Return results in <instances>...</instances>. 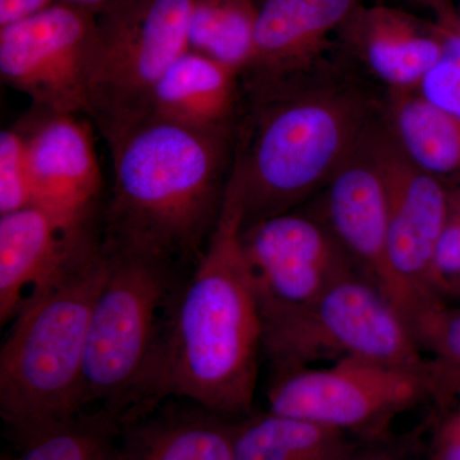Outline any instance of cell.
Listing matches in <instances>:
<instances>
[{
  "label": "cell",
  "instance_id": "6da1fadb",
  "mask_svg": "<svg viewBox=\"0 0 460 460\" xmlns=\"http://www.w3.org/2000/svg\"><path fill=\"white\" fill-rule=\"evenodd\" d=\"M242 229L241 186L232 169L217 226L172 304L144 416L168 398L230 420L252 413L263 320Z\"/></svg>",
  "mask_w": 460,
  "mask_h": 460
},
{
  "label": "cell",
  "instance_id": "7a4b0ae2",
  "mask_svg": "<svg viewBox=\"0 0 460 460\" xmlns=\"http://www.w3.org/2000/svg\"><path fill=\"white\" fill-rule=\"evenodd\" d=\"M234 142L233 132L151 115L108 142L113 186L102 248L195 266L222 213Z\"/></svg>",
  "mask_w": 460,
  "mask_h": 460
},
{
  "label": "cell",
  "instance_id": "3957f363",
  "mask_svg": "<svg viewBox=\"0 0 460 460\" xmlns=\"http://www.w3.org/2000/svg\"><path fill=\"white\" fill-rule=\"evenodd\" d=\"M311 71L247 86L252 108L232 164L243 226L295 210L326 186L376 122L374 102L358 87L314 80Z\"/></svg>",
  "mask_w": 460,
  "mask_h": 460
},
{
  "label": "cell",
  "instance_id": "277c9868",
  "mask_svg": "<svg viewBox=\"0 0 460 460\" xmlns=\"http://www.w3.org/2000/svg\"><path fill=\"white\" fill-rule=\"evenodd\" d=\"M105 274L102 247L11 321L0 349V414L18 444L87 407V335Z\"/></svg>",
  "mask_w": 460,
  "mask_h": 460
},
{
  "label": "cell",
  "instance_id": "5b68a950",
  "mask_svg": "<svg viewBox=\"0 0 460 460\" xmlns=\"http://www.w3.org/2000/svg\"><path fill=\"white\" fill-rule=\"evenodd\" d=\"M104 251L107 274L91 314L84 394L120 426L140 419L172 304L183 283L180 269Z\"/></svg>",
  "mask_w": 460,
  "mask_h": 460
},
{
  "label": "cell",
  "instance_id": "8992f818",
  "mask_svg": "<svg viewBox=\"0 0 460 460\" xmlns=\"http://www.w3.org/2000/svg\"><path fill=\"white\" fill-rule=\"evenodd\" d=\"M262 320V350L278 372L348 358L426 368L410 323L362 272L307 304L263 314Z\"/></svg>",
  "mask_w": 460,
  "mask_h": 460
},
{
  "label": "cell",
  "instance_id": "52a82bcc",
  "mask_svg": "<svg viewBox=\"0 0 460 460\" xmlns=\"http://www.w3.org/2000/svg\"><path fill=\"white\" fill-rule=\"evenodd\" d=\"M193 0H129L98 17L90 117L107 142L150 115L157 83L189 50Z\"/></svg>",
  "mask_w": 460,
  "mask_h": 460
},
{
  "label": "cell",
  "instance_id": "ba28073f",
  "mask_svg": "<svg viewBox=\"0 0 460 460\" xmlns=\"http://www.w3.org/2000/svg\"><path fill=\"white\" fill-rule=\"evenodd\" d=\"M429 398L425 371L348 358L326 368L278 372L269 411L371 441L399 414Z\"/></svg>",
  "mask_w": 460,
  "mask_h": 460
},
{
  "label": "cell",
  "instance_id": "9c48e42d",
  "mask_svg": "<svg viewBox=\"0 0 460 460\" xmlns=\"http://www.w3.org/2000/svg\"><path fill=\"white\" fill-rule=\"evenodd\" d=\"M96 39L98 16L62 2L0 27L3 83L29 96L39 111L90 117Z\"/></svg>",
  "mask_w": 460,
  "mask_h": 460
},
{
  "label": "cell",
  "instance_id": "30bf717a",
  "mask_svg": "<svg viewBox=\"0 0 460 460\" xmlns=\"http://www.w3.org/2000/svg\"><path fill=\"white\" fill-rule=\"evenodd\" d=\"M371 145L387 195V242L393 270L419 310L417 341L447 307L431 289L438 241L449 217L452 193L444 181L411 163L386 126L375 124Z\"/></svg>",
  "mask_w": 460,
  "mask_h": 460
},
{
  "label": "cell",
  "instance_id": "8fae6325",
  "mask_svg": "<svg viewBox=\"0 0 460 460\" xmlns=\"http://www.w3.org/2000/svg\"><path fill=\"white\" fill-rule=\"evenodd\" d=\"M242 246L262 314L307 304L361 272L328 224L295 210L243 226Z\"/></svg>",
  "mask_w": 460,
  "mask_h": 460
},
{
  "label": "cell",
  "instance_id": "7c38bea8",
  "mask_svg": "<svg viewBox=\"0 0 460 460\" xmlns=\"http://www.w3.org/2000/svg\"><path fill=\"white\" fill-rule=\"evenodd\" d=\"M22 128L29 146L32 205L84 237H100L102 196L93 129L83 115L39 111Z\"/></svg>",
  "mask_w": 460,
  "mask_h": 460
},
{
  "label": "cell",
  "instance_id": "4fadbf2b",
  "mask_svg": "<svg viewBox=\"0 0 460 460\" xmlns=\"http://www.w3.org/2000/svg\"><path fill=\"white\" fill-rule=\"evenodd\" d=\"M374 126L326 184L325 223L359 271L395 305L414 332L419 310L390 262L386 187L372 150Z\"/></svg>",
  "mask_w": 460,
  "mask_h": 460
},
{
  "label": "cell",
  "instance_id": "5bb4252c",
  "mask_svg": "<svg viewBox=\"0 0 460 460\" xmlns=\"http://www.w3.org/2000/svg\"><path fill=\"white\" fill-rule=\"evenodd\" d=\"M102 238L66 228L38 206L0 215V323L98 253Z\"/></svg>",
  "mask_w": 460,
  "mask_h": 460
},
{
  "label": "cell",
  "instance_id": "9a60e30c",
  "mask_svg": "<svg viewBox=\"0 0 460 460\" xmlns=\"http://www.w3.org/2000/svg\"><path fill=\"white\" fill-rule=\"evenodd\" d=\"M358 7L359 0H262L252 59L241 80L255 86L310 71L330 35Z\"/></svg>",
  "mask_w": 460,
  "mask_h": 460
},
{
  "label": "cell",
  "instance_id": "2e32d148",
  "mask_svg": "<svg viewBox=\"0 0 460 460\" xmlns=\"http://www.w3.org/2000/svg\"><path fill=\"white\" fill-rule=\"evenodd\" d=\"M341 30L353 53L390 90L419 89L444 50L438 22L387 5L357 8Z\"/></svg>",
  "mask_w": 460,
  "mask_h": 460
},
{
  "label": "cell",
  "instance_id": "e0dca14e",
  "mask_svg": "<svg viewBox=\"0 0 460 460\" xmlns=\"http://www.w3.org/2000/svg\"><path fill=\"white\" fill-rule=\"evenodd\" d=\"M238 420L190 402L120 428L119 460H234Z\"/></svg>",
  "mask_w": 460,
  "mask_h": 460
},
{
  "label": "cell",
  "instance_id": "ac0fdd59",
  "mask_svg": "<svg viewBox=\"0 0 460 460\" xmlns=\"http://www.w3.org/2000/svg\"><path fill=\"white\" fill-rule=\"evenodd\" d=\"M239 80L232 69L187 50L157 83L150 115L201 131L233 132Z\"/></svg>",
  "mask_w": 460,
  "mask_h": 460
},
{
  "label": "cell",
  "instance_id": "d6986e66",
  "mask_svg": "<svg viewBox=\"0 0 460 460\" xmlns=\"http://www.w3.org/2000/svg\"><path fill=\"white\" fill-rule=\"evenodd\" d=\"M387 129L405 156L438 180H460V123L419 89L390 90Z\"/></svg>",
  "mask_w": 460,
  "mask_h": 460
},
{
  "label": "cell",
  "instance_id": "ffe728a7",
  "mask_svg": "<svg viewBox=\"0 0 460 460\" xmlns=\"http://www.w3.org/2000/svg\"><path fill=\"white\" fill-rule=\"evenodd\" d=\"M356 445L338 429L269 411L238 420L234 460H343Z\"/></svg>",
  "mask_w": 460,
  "mask_h": 460
},
{
  "label": "cell",
  "instance_id": "44dd1931",
  "mask_svg": "<svg viewBox=\"0 0 460 460\" xmlns=\"http://www.w3.org/2000/svg\"><path fill=\"white\" fill-rule=\"evenodd\" d=\"M257 9L253 0H193L189 50L241 77L252 59Z\"/></svg>",
  "mask_w": 460,
  "mask_h": 460
},
{
  "label": "cell",
  "instance_id": "7402d4cb",
  "mask_svg": "<svg viewBox=\"0 0 460 460\" xmlns=\"http://www.w3.org/2000/svg\"><path fill=\"white\" fill-rule=\"evenodd\" d=\"M119 420L109 411L81 413L32 436L12 460H119Z\"/></svg>",
  "mask_w": 460,
  "mask_h": 460
},
{
  "label": "cell",
  "instance_id": "603a6c76",
  "mask_svg": "<svg viewBox=\"0 0 460 460\" xmlns=\"http://www.w3.org/2000/svg\"><path fill=\"white\" fill-rule=\"evenodd\" d=\"M419 341L431 354L425 370L429 398L447 407L460 398V307L447 305L423 330Z\"/></svg>",
  "mask_w": 460,
  "mask_h": 460
},
{
  "label": "cell",
  "instance_id": "cb8c5ba5",
  "mask_svg": "<svg viewBox=\"0 0 460 460\" xmlns=\"http://www.w3.org/2000/svg\"><path fill=\"white\" fill-rule=\"evenodd\" d=\"M440 9L438 25L444 38V50L420 84L419 91L429 102L460 123V36L456 29V12Z\"/></svg>",
  "mask_w": 460,
  "mask_h": 460
},
{
  "label": "cell",
  "instance_id": "d4e9b609",
  "mask_svg": "<svg viewBox=\"0 0 460 460\" xmlns=\"http://www.w3.org/2000/svg\"><path fill=\"white\" fill-rule=\"evenodd\" d=\"M32 205L29 146L22 126L0 133V215Z\"/></svg>",
  "mask_w": 460,
  "mask_h": 460
},
{
  "label": "cell",
  "instance_id": "484cf974",
  "mask_svg": "<svg viewBox=\"0 0 460 460\" xmlns=\"http://www.w3.org/2000/svg\"><path fill=\"white\" fill-rule=\"evenodd\" d=\"M431 289L445 304L449 296H460V190L452 193L449 217L432 266Z\"/></svg>",
  "mask_w": 460,
  "mask_h": 460
},
{
  "label": "cell",
  "instance_id": "4316f807",
  "mask_svg": "<svg viewBox=\"0 0 460 460\" xmlns=\"http://www.w3.org/2000/svg\"><path fill=\"white\" fill-rule=\"evenodd\" d=\"M429 460H460V407L436 431Z\"/></svg>",
  "mask_w": 460,
  "mask_h": 460
},
{
  "label": "cell",
  "instance_id": "83f0119b",
  "mask_svg": "<svg viewBox=\"0 0 460 460\" xmlns=\"http://www.w3.org/2000/svg\"><path fill=\"white\" fill-rule=\"evenodd\" d=\"M57 2L58 0H0V27L35 16Z\"/></svg>",
  "mask_w": 460,
  "mask_h": 460
},
{
  "label": "cell",
  "instance_id": "f1b7e54d",
  "mask_svg": "<svg viewBox=\"0 0 460 460\" xmlns=\"http://www.w3.org/2000/svg\"><path fill=\"white\" fill-rule=\"evenodd\" d=\"M343 460H402L401 456L394 452V450L389 449V447H384L372 441L368 445H358L353 447L352 452L348 454Z\"/></svg>",
  "mask_w": 460,
  "mask_h": 460
},
{
  "label": "cell",
  "instance_id": "f546056e",
  "mask_svg": "<svg viewBox=\"0 0 460 460\" xmlns=\"http://www.w3.org/2000/svg\"><path fill=\"white\" fill-rule=\"evenodd\" d=\"M58 2L84 9V11L99 17L113 11L115 8L120 7V5L126 4L129 0H58Z\"/></svg>",
  "mask_w": 460,
  "mask_h": 460
},
{
  "label": "cell",
  "instance_id": "4dcf8cb0",
  "mask_svg": "<svg viewBox=\"0 0 460 460\" xmlns=\"http://www.w3.org/2000/svg\"><path fill=\"white\" fill-rule=\"evenodd\" d=\"M423 3H429V4H434L436 7H440L441 4H444V0H420Z\"/></svg>",
  "mask_w": 460,
  "mask_h": 460
},
{
  "label": "cell",
  "instance_id": "1f68e13d",
  "mask_svg": "<svg viewBox=\"0 0 460 460\" xmlns=\"http://www.w3.org/2000/svg\"><path fill=\"white\" fill-rule=\"evenodd\" d=\"M456 31H458L459 36H460V5H459L458 12H456Z\"/></svg>",
  "mask_w": 460,
  "mask_h": 460
}]
</instances>
